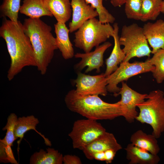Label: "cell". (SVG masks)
<instances>
[{"instance_id":"obj_17","label":"cell","mask_w":164,"mask_h":164,"mask_svg":"<svg viewBox=\"0 0 164 164\" xmlns=\"http://www.w3.org/2000/svg\"><path fill=\"white\" fill-rule=\"evenodd\" d=\"M125 150L129 164H157L160 161L158 155L153 154L131 143L127 145Z\"/></svg>"},{"instance_id":"obj_12","label":"cell","mask_w":164,"mask_h":164,"mask_svg":"<svg viewBox=\"0 0 164 164\" xmlns=\"http://www.w3.org/2000/svg\"><path fill=\"white\" fill-rule=\"evenodd\" d=\"M72 17L69 24L70 33L77 30L87 20L98 16L97 12L85 0H71Z\"/></svg>"},{"instance_id":"obj_8","label":"cell","mask_w":164,"mask_h":164,"mask_svg":"<svg viewBox=\"0 0 164 164\" xmlns=\"http://www.w3.org/2000/svg\"><path fill=\"white\" fill-rule=\"evenodd\" d=\"M154 69V66L150 64L149 59L143 62H122L115 71L106 77L107 91L117 97L120 89L118 86L119 83L139 74L152 72Z\"/></svg>"},{"instance_id":"obj_3","label":"cell","mask_w":164,"mask_h":164,"mask_svg":"<svg viewBox=\"0 0 164 164\" xmlns=\"http://www.w3.org/2000/svg\"><path fill=\"white\" fill-rule=\"evenodd\" d=\"M98 95H81L73 89L65 95L64 101L69 110L87 118L111 120L122 116L121 109L118 102L107 103Z\"/></svg>"},{"instance_id":"obj_33","label":"cell","mask_w":164,"mask_h":164,"mask_svg":"<svg viewBox=\"0 0 164 164\" xmlns=\"http://www.w3.org/2000/svg\"><path fill=\"white\" fill-rule=\"evenodd\" d=\"M126 0H110L112 5L114 7H120L125 4Z\"/></svg>"},{"instance_id":"obj_4","label":"cell","mask_w":164,"mask_h":164,"mask_svg":"<svg viewBox=\"0 0 164 164\" xmlns=\"http://www.w3.org/2000/svg\"><path fill=\"white\" fill-rule=\"evenodd\" d=\"M146 99L137 105L139 112L135 119L149 125L152 134L159 138L164 132V93L159 90L153 91Z\"/></svg>"},{"instance_id":"obj_2","label":"cell","mask_w":164,"mask_h":164,"mask_svg":"<svg viewBox=\"0 0 164 164\" xmlns=\"http://www.w3.org/2000/svg\"><path fill=\"white\" fill-rule=\"evenodd\" d=\"M25 33L32 45L38 71L42 75L46 72L48 67L58 49L52 28L40 18L25 19L23 24Z\"/></svg>"},{"instance_id":"obj_34","label":"cell","mask_w":164,"mask_h":164,"mask_svg":"<svg viewBox=\"0 0 164 164\" xmlns=\"http://www.w3.org/2000/svg\"><path fill=\"white\" fill-rule=\"evenodd\" d=\"M162 13H164V2L162 8Z\"/></svg>"},{"instance_id":"obj_28","label":"cell","mask_w":164,"mask_h":164,"mask_svg":"<svg viewBox=\"0 0 164 164\" xmlns=\"http://www.w3.org/2000/svg\"><path fill=\"white\" fill-rule=\"evenodd\" d=\"M142 0H125V11L128 19L140 20Z\"/></svg>"},{"instance_id":"obj_6","label":"cell","mask_w":164,"mask_h":164,"mask_svg":"<svg viewBox=\"0 0 164 164\" xmlns=\"http://www.w3.org/2000/svg\"><path fill=\"white\" fill-rule=\"evenodd\" d=\"M119 40L120 45L124 46L122 50L125 55L123 62H128L135 57L149 56L152 53L142 27L136 23L123 26Z\"/></svg>"},{"instance_id":"obj_19","label":"cell","mask_w":164,"mask_h":164,"mask_svg":"<svg viewBox=\"0 0 164 164\" xmlns=\"http://www.w3.org/2000/svg\"><path fill=\"white\" fill-rule=\"evenodd\" d=\"M157 138L152 134H148L141 130L134 132L130 141L133 145L145 149L154 155H158L160 151Z\"/></svg>"},{"instance_id":"obj_26","label":"cell","mask_w":164,"mask_h":164,"mask_svg":"<svg viewBox=\"0 0 164 164\" xmlns=\"http://www.w3.org/2000/svg\"><path fill=\"white\" fill-rule=\"evenodd\" d=\"M17 115L14 113H11L8 117L5 125L2 128L3 131H6L4 138L0 139V142L6 145L12 146L13 143L17 139L14 133L15 125L18 119Z\"/></svg>"},{"instance_id":"obj_30","label":"cell","mask_w":164,"mask_h":164,"mask_svg":"<svg viewBox=\"0 0 164 164\" xmlns=\"http://www.w3.org/2000/svg\"><path fill=\"white\" fill-rule=\"evenodd\" d=\"M63 163L64 164H81L80 159L76 155H67L63 156Z\"/></svg>"},{"instance_id":"obj_21","label":"cell","mask_w":164,"mask_h":164,"mask_svg":"<svg viewBox=\"0 0 164 164\" xmlns=\"http://www.w3.org/2000/svg\"><path fill=\"white\" fill-rule=\"evenodd\" d=\"M63 156L62 154L53 148H48L46 149V151L41 149L31 156L29 164H62Z\"/></svg>"},{"instance_id":"obj_22","label":"cell","mask_w":164,"mask_h":164,"mask_svg":"<svg viewBox=\"0 0 164 164\" xmlns=\"http://www.w3.org/2000/svg\"><path fill=\"white\" fill-rule=\"evenodd\" d=\"M39 123L38 118L32 115L18 118L14 130L16 138L17 139L19 138L17 142L18 151L19 144L24 137L25 134L30 130L36 131V126Z\"/></svg>"},{"instance_id":"obj_14","label":"cell","mask_w":164,"mask_h":164,"mask_svg":"<svg viewBox=\"0 0 164 164\" xmlns=\"http://www.w3.org/2000/svg\"><path fill=\"white\" fill-rule=\"evenodd\" d=\"M144 34L151 47L152 53L164 49V21L162 19L154 23L148 22L142 27Z\"/></svg>"},{"instance_id":"obj_7","label":"cell","mask_w":164,"mask_h":164,"mask_svg":"<svg viewBox=\"0 0 164 164\" xmlns=\"http://www.w3.org/2000/svg\"><path fill=\"white\" fill-rule=\"evenodd\" d=\"M106 132L105 129L97 120L87 118L75 121L68 135L72 140L73 148L82 151Z\"/></svg>"},{"instance_id":"obj_1","label":"cell","mask_w":164,"mask_h":164,"mask_svg":"<svg viewBox=\"0 0 164 164\" xmlns=\"http://www.w3.org/2000/svg\"><path fill=\"white\" fill-rule=\"evenodd\" d=\"M0 36L5 40L11 59L7 77L11 81L26 67H36L33 49L23 24L4 17L0 27Z\"/></svg>"},{"instance_id":"obj_29","label":"cell","mask_w":164,"mask_h":164,"mask_svg":"<svg viewBox=\"0 0 164 164\" xmlns=\"http://www.w3.org/2000/svg\"><path fill=\"white\" fill-rule=\"evenodd\" d=\"M11 147L0 142V163L18 164L14 157Z\"/></svg>"},{"instance_id":"obj_9","label":"cell","mask_w":164,"mask_h":164,"mask_svg":"<svg viewBox=\"0 0 164 164\" xmlns=\"http://www.w3.org/2000/svg\"><path fill=\"white\" fill-rule=\"evenodd\" d=\"M122 87L117 94L121 96L118 102L122 111V116L128 122H133L138 114L136 110L137 105L146 99L147 94L138 92L130 87L127 84L121 82Z\"/></svg>"},{"instance_id":"obj_32","label":"cell","mask_w":164,"mask_h":164,"mask_svg":"<svg viewBox=\"0 0 164 164\" xmlns=\"http://www.w3.org/2000/svg\"><path fill=\"white\" fill-rule=\"evenodd\" d=\"M93 159L100 161H105L104 152H100L94 153L93 155Z\"/></svg>"},{"instance_id":"obj_15","label":"cell","mask_w":164,"mask_h":164,"mask_svg":"<svg viewBox=\"0 0 164 164\" xmlns=\"http://www.w3.org/2000/svg\"><path fill=\"white\" fill-rule=\"evenodd\" d=\"M113 27L112 37L114 39V45L110 56L106 60V69L104 74L106 77L117 69L118 67V65L123 61L125 56L122 49L121 48L118 36L119 28L118 23H114Z\"/></svg>"},{"instance_id":"obj_31","label":"cell","mask_w":164,"mask_h":164,"mask_svg":"<svg viewBox=\"0 0 164 164\" xmlns=\"http://www.w3.org/2000/svg\"><path fill=\"white\" fill-rule=\"evenodd\" d=\"M117 152L112 149H108L104 152L105 161L106 163L109 164L112 162Z\"/></svg>"},{"instance_id":"obj_24","label":"cell","mask_w":164,"mask_h":164,"mask_svg":"<svg viewBox=\"0 0 164 164\" xmlns=\"http://www.w3.org/2000/svg\"><path fill=\"white\" fill-rule=\"evenodd\" d=\"M21 0H4L0 6V17L9 18L12 21L17 23Z\"/></svg>"},{"instance_id":"obj_23","label":"cell","mask_w":164,"mask_h":164,"mask_svg":"<svg viewBox=\"0 0 164 164\" xmlns=\"http://www.w3.org/2000/svg\"><path fill=\"white\" fill-rule=\"evenodd\" d=\"M164 2L163 0H143L140 20L143 22L155 20L162 12Z\"/></svg>"},{"instance_id":"obj_16","label":"cell","mask_w":164,"mask_h":164,"mask_svg":"<svg viewBox=\"0 0 164 164\" xmlns=\"http://www.w3.org/2000/svg\"><path fill=\"white\" fill-rule=\"evenodd\" d=\"M56 41L58 49L63 58L67 60L74 56L73 45L70 40V31L65 23L57 22L54 25Z\"/></svg>"},{"instance_id":"obj_10","label":"cell","mask_w":164,"mask_h":164,"mask_svg":"<svg viewBox=\"0 0 164 164\" xmlns=\"http://www.w3.org/2000/svg\"><path fill=\"white\" fill-rule=\"evenodd\" d=\"M73 82L76 87V91L80 95L105 96L107 94V78L104 73L91 76L79 72Z\"/></svg>"},{"instance_id":"obj_27","label":"cell","mask_w":164,"mask_h":164,"mask_svg":"<svg viewBox=\"0 0 164 164\" xmlns=\"http://www.w3.org/2000/svg\"><path fill=\"white\" fill-rule=\"evenodd\" d=\"M88 4L97 11L98 13L99 20L103 23H112L115 18L111 14L103 5V0H85Z\"/></svg>"},{"instance_id":"obj_18","label":"cell","mask_w":164,"mask_h":164,"mask_svg":"<svg viewBox=\"0 0 164 164\" xmlns=\"http://www.w3.org/2000/svg\"><path fill=\"white\" fill-rule=\"evenodd\" d=\"M44 3L57 22L65 23L72 12L71 0H44Z\"/></svg>"},{"instance_id":"obj_5","label":"cell","mask_w":164,"mask_h":164,"mask_svg":"<svg viewBox=\"0 0 164 164\" xmlns=\"http://www.w3.org/2000/svg\"><path fill=\"white\" fill-rule=\"evenodd\" d=\"M114 28L110 23H103L95 17L87 20L75 33V46L85 53L91 51L112 37Z\"/></svg>"},{"instance_id":"obj_25","label":"cell","mask_w":164,"mask_h":164,"mask_svg":"<svg viewBox=\"0 0 164 164\" xmlns=\"http://www.w3.org/2000/svg\"><path fill=\"white\" fill-rule=\"evenodd\" d=\"M153 54L152 57L149 59L150 64L155 67L152 75L157 83L160 84L164 81V49H160Z\"/></svg>"},{"instance_id":"obj_11","label":"cell","mask_w":164,"mask_h":164,"mask_svg":"<svg viewBox=\"0 0 164 164\" xmlns=\"http://www.w3.org/2000/svg\"><path fill=\"white\" fill-rule=\"evenodd\" d=\"M111 45L112 44L110 42H106L96 47L93 51L84 53H77L74 56L76 58H80L81 60L75 65V69L80 71L87 67L85 73L94 70H96L97 73H99L101 67L103 65L104 54Z\"/></svg>"},{"instance_id":"obj_13","label":"cell","mask_w":164,"mask_h":164,"mask_svg":"<svg viewBox=\"0 0 164 164\" xmlns=\"http://www.w3.org/2000/svg\"><path fill=\"white\" fill-rule=\"evenodd\" d=\"M122 149L114 135L106 132L104 134L87 145L82 150L86 157L93 160V155L97 152H105L110 149L116 152Z\"/></svg>"},{"instance_id":"obj_20","label":"cell","mask_w":164,"mask_h":164,"mask_svg":"<svg viewBox=\"0 0 164 164\" xmlns=\"http://www.w3.org/2000/svg\"><path fill=\"white\" fill-rule=\"evenodd\" d=\"M19 12L31 18L53 16L46 6L44 0H23Z\"/></svg>"}]
</instances>
